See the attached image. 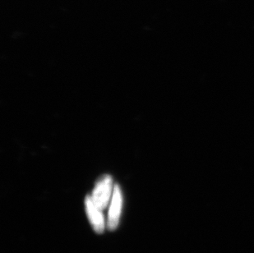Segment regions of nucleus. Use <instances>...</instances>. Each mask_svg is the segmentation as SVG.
I'll return each mask as SVG.
<instances>
[{"mask_svg": "<svg viewBox=\"0 0 254 253\" xmlns=\"http://www.w3.org/2000/svg\"><path fill=\"white\" fill-rule=\"evenodd\" d=\"M112 191V179L106 176L101 181L99 182L94 190L91 199L95 205L100 209L104 210L108 205Z\"/></svg>", "mask_w": 254, "mask_h": 253, "instance_id": "nucleus-1", "label": "nucleus"}, {"mask_svg": "<svg viewBox=\"0 0 254 253\" xmlns=\"http://www.w3.org/2000/svg\"><path fill=\"white\" fill-rule=\"evenodd\" d=\"M85 203H86V213L94 230L97 234H102L106 229V223H105V219L101 210L95 205L91 197L87 196L85 200Z\"/></svg>", "mask_w": 254, "mask_h": 253, "instance_id": "nucleus-2", "label": "nucleus"}, {"mask_svg": "<svg viewBox=\"0 0 254 253\" xmlns=\"http://www.w3.org/2000/svg\"><path fill=\"white\" fill-rule=\"evenodd\" d=\"M122 194L119 186H116L114 190L113 197L111 201V208L109 210L108 226L110 230H115L120 223V215L122 210Z\"/></svg>", "mask_w": 254, "mask_h": 253, "instance_id": "nucleus-3", "label": "nucleus"}]
</instances>
